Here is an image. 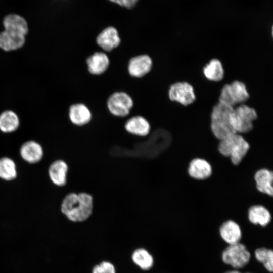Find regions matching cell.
<instances>
[{"label": "cell", "instance_id": "e0dca14e", "mask_svg": "<svg viewBox=\"0 0 273 273\" xmlns=\"http://www.w3.org/2000/svg\"><path fill=\"white\" fill-rule=\"evenodd\" d=\"M25 36L4 30L0 32V48L4 51L17 50L23 46Z\"/></svg>", "mask_w": 273, "mask_h": 273}, {"label": "cell", "instance_id": "7c38bea8", "mask_svg": "<svg viewBox=\"0 0 273 273\" xmlns=\"http://www.w3.org/2000/svg\"><path fill=\"white\" fill-rule=\"evenodd\" d=\"M68 166L63 160L53 161L48 168V175L50 180L58 187H63L67 183Z\"/></svg>", "mask_w": 273, "mask_h": 273}, {"label": "cell", "instance_id": "9a60e30c", "mask_svg": "<svg viewBox=\"0 0 273 273\" xmlns=\"http://www.w3.org/2000/svg\"><path fill=\"white\" fill-rule=\"evenodd\" d=\"M4 30L26 36L28 32L26 20L17 14H9L3 19Z\"/></svg>", "mask_w": 273, "mask_h": 273}, {"label": "cell", "instance_id": "603a6c76", "mask_svg": "<svg viewBox=\"0 0 273 273\" xmlns=\"http://www.w3.org/2000/svg\"><path fill=\"white\" fill-rule=\"evenodd\" d=\"M203 74L209 80L219 81L224 77V69L221 62L217 59L211 60L203 68Z\"/></svg>", "mask_w": 273, "mask_h": 273}, {"label": "cell", "instance_id": "30bf717a", "mask_svg": "<svg viewBox=\"0 0 273 273\" xmlns=\"http://www.w3.org/2000/svg\"><path fill=\"white\" fill-rule=\"evenodd\" d=\"M19 154L21 158L29 164L40 162L44 155L43 147L38 142L29 140L23 143L20 147Z\"/></svg>", "mask_w": 273, "mask_h": 273}, {"label": "cell", "instance_id": "cb8c5ba5", "mask_svg": "<svg viewBox=\"0 0 273 273\" xmlns=\"http://www.w3.org/2000/svg\"><path fill=\"white\" fill-rule=\"evenodd\" d=\"M132 261L139 267L144 270L151 269L154 263L152 255L144 248H138L132 254Z\"/></svg>", "mask_w": 273, "mask_h": 273}, {"label": "cell", "instance_id": "d6986e66", "mask_svg": "<svg viewBox=\"0 0 273 273\" xmlns=\"http://www.w3.org/2000/svg\"><path fill=\"white\" fill-rule=\"evenodd\" d=\"M188 172L189 175L197 179H204L212 173L210 164L205 160L196 158L190 163Z\"/></svg>", "mask_w": 273, "mask_h": 273}, {"label": "cell", "instance_id": "5bb4252c", "mask_svg": "<svg viewBox=\"0 0 273 273\" xmlns=\"http://www.w3.org/2000/svg\"><path fill=\"white\" fill-rule=\"evenodd\" d=\"M69 117L71 122L77 126H83L88 124L92 120L90 110L83 103L72 105L69 110Z\"/></svg>", "mask_w": 273, "mask_h": 273}, {"label": "cell", "instance_id": "44dd1931", "mask_svg": "<svg viewBox=\"0 0 273 273\" xmlns=\"http://www.w3.org/2000/svg\"><path fill=\"white\" fill-rule=\"evenodd\" d=\"M249 221L254 224H259L265 226L271 220V215L269 211L264 207L255 205L251 207L248 211Z\"/></svg>", "mask_w": 273, "mask_h": 273}, {"label": "cell", "instance_id": "9c48e42d", "mask_svg": "<svg viewBox=\"0 0 273 273\" xmlns=\"http://www.w3.org/2000/svg\"><path fill=\"white\" fill-rule=\"evenodd\" d=\"M153 66L151 58L147 54L135 56L130 59L127 65L129 74L133 77L141 78L150 72Z\"/></svg>", "mask_w": 273, "mask_h": 273}, {"label": "cell", "instance_id": "277c9868", "mask_svg": "<svg viewBox=\"0 0 273 273\" xmlns=\"http://www.w3.org/2000/svg\"><path fill=\"white\" fill-rule=\"evenodd\" d=\"M257 118L256 110L243 104L233 108L231 112V124L237 133H247L253 128V122Z\"/></svg>", "mask_w": 273, "mask_h": 273}, {"label": "cell", "instance_id": "f546056e", "mask_svg": "<svg viewBox=\"0 0 273 273\" xmlns=\"http://www.w3.org/2000/svg\"><path fill=\"white\" fill-rule=\"evenodd\" d=\"M247 273H248V272H247Z\"/></svg>", "mask_w": 273, "mask_h": 273}, {"label": "cell", "instance_id": "6da1fadb", "mask_svg": "<svg viewBox=\"0 0 273 273\" xmlns=\"http://www.w3.org/2000/svg\"><path fill=\"white\" fill-rule=\"evenodd\" d=\"M61 211L73 222H83L89 218L93 210V198L86 192L70 193L61 204Z\"/></svg>", "mask_w": 273, "mask_h": 273}, {"label": "cell", "instance_id": "2e32d148", "mask_svg": "<svg viewBox=\"0 0 273 273\" xmlns=\"http://www.w3.org/2000/svg\"><path fill=\"white\" fill-rule=\"evenodd\" d=\"M124 127L128 133L139 136L148 135L151 129L148 121L142 116H135L129 118L125 123Z\"/></svg>", "mask_w": 273, "mask_h": 273}, {"label": "cell", "instance_id": "ac0fdd59", "mask_svg": "<svg viewBox=\"0 0 273 273\" xmlns=\"http://www.w3.org/2000/svg\"><path fill=\"white\" fill-rule=\"evenodd\" d=\"M221 238L229 245L240 242L242 232L239 225L232 220L224 222L220 228Z\"/></svg>", "mask_w": 273, "mask_h": 273}, {"label": "cell", "instance_id": "3957f363", "mask_svg": "<svg viewBox=\"0 0 273 273\" xmlns=\"http://www.w3.org/2000/svg\"><path fill=\"white\" fill-rule=\"evenodd\" d=\"M249 149L248 143L237 133L220 140L218 145L219 152L230 157L232 163L236 165L241 162Z\"/></svg>", "mask_w": 273, "mask_h": 273}, {"label": "cell", "instance_id": "52a82bcc", "mask_svg": "<svg viewBox=\"0 0 273 273\" xmlns=\"http://www.w3.org/2000/svg\"><path fill=\"white\" fill-rule=\"evenodd\" d=\"M107 106L113 115L124 117L127 116L133 106V101L127 93L118 91L112 93L108 98Z\"/></svg>", "mask_w": 273, "mask_h": 273}, {"label": "cell", "instance_id": "4316f807", "mask_svg": "<svg viewBox=\"0 0 273 273\" xmlns=\"http://www.w3.org/2000/svg\"><path fill=\"white\" fill-rule=\"evenodd\" d=\"M92 273H116L115 267L114 265L109 261H102L95 265L93 269Z\"/></svg>", "mask_w": 273, "mask_h": 273}, {"label": "cell", "instance_id": "484cf974", "mask_svg": "<svg viewBox=\"0 0 273 273\" xmlns=\"http://www.w3.org/2000/svg\"><path fill=\"white\" fill-rule=\"evenodd\" d=\"M254 255L256 259L263 265L268 271H273V251L265 248H260L255 250Z\"/></svg>", "mask_w": 273, "mask_h": 273}, {"label": "cell", "instance_id": "ffe728a7", "mask_svg": "<svg viewBox=\"0 0 273 273\" xmlns=\"http://www.w3.org/2000/svg\"><path fill=\"white\" fill-rule=\"evenodd\" d=\"M254 178L257 189L260 192L271 196H272L273 174L271 171L266 169H260L256 172Z\"/></svg>", "mask_w": 273, "mask_h": 273}, {"label": "cell", "instance_id": "d4e9b609", "mask_svg": "<svg viewBox=\"0 0 273 273\" xmlns=\"http://www.w3.org/2000/svg\"><path fill=\"white\" fill-rule=\"evenodd\" d=\"M17 176V170L15 161L8 157L0 158V178L5 181H12Z\"/></svg>", "mask_w": 273, "mask_h": 273}, {"label": "cell", "instance_id": "8fae6325", "mask_svg": "<svg viewBox=\"0 0 273 273\" xmlns=\"http://www.w3.org/2000/svg\"><path fill=\"white\" fill-rule=\"evenodd\" d=\"M121 42L117 30L113 26L103 29L97 36L96 43L103 51L110 52L118 47Z\"/></svg>", "mask_w": 273, "mask_h": 273}, {"label": "cell", "instance_id": "ba28073f", "mask_svg": "<svg viewBox=\"0 0 273 273\" xmlns=\"http://www.w3.org/2000/svg\"><path fill=\"white\" fill-rule=\"evenodd\" d=\"M168 97L172 101L184 106L193 103L196 99L193 86L186 82H178L172 84L168 90Z\"/></svg>", "mask_w": 273, "mask_h": 273}, {"label": "cell", "instance_id": "4fadbf2b", "mask_svg": "<svg viewBox=\"0 0 273 273\" xmlns=\"http://www.w3.org/2000/svg\"><path fill=\"white\" fill-rule=\"evenodd\" d=\"M86 63L88 71L91 74L99 75L106 71L110 60L105 53L96 52L87 58Z\"/></svg>", "mask_w": 273, "mask_h": 273}, {"label": "cell", "instance_id": "7402d4cb", "mask_svg": "<svg viewBox=\"0 0 273 273\" xmlns=\"http://www.w3.org/2000/svg\"><path fill=\"white\" fill-rule=\"evenodd\" d=\"M19 119L13 111L7 110L0 114V131L9 133L15 131L19 127Z\"/></svg>", "mask_w": 273, "mask_h": 273}, {"label": "cell", "instance_id": "83f0119b", "mask_svg": "<svg viewBox=\"0 0 273 273\" xmlns=\"http://www.w3.org/2000/svg\"><path fill=\"white\" fill-rule=\"evenodd\" d=\"M110 1L116 3L120 6L132 9L136 4L138 0H109Z\"/></svg>", "mask_w": 273, "mask_h": 273}, {"label": "cell", "instance_id": "5b68a950", "mask_svg": "<svg viewBox=\"0 0 273 273\" xmlns=\"http://www.w3.org/2000/svg\"><path fill=\"white\" fill-rule=\"evenodd\" d=\"M249 94L245 84L236 80L231 84L225 85L222 88L219 98V102L234 107L247 101Z\"/></svg>", "mask_w": 273, "mask_h": 273}, {"label": "cell", "instance_id": "8992f818", "mask_svg": "<svg viewBox=\"0 0 273 273\" xmlns=\"http://www.w3.org/2000/svg\"><path fill=\"white\" fill-rule=\"evenodd\" d=\"M250 258V253L246 246L240 242L229 245L222 253V261L235 269L244 267L248 263Z\"/></svg>", "mask_w": 273, "mask_h": 273}, {"label": "cell", "instance_id": "7a4b0ae2", "mask_svg": "<svg viewBox=\"0 0 273 273\" xmlns=\"http://www.w3.org/2000/svg\"><path fill=\"white\" fill-rule=\"evenodd\" d=\"M233 108L218 102L212 109L211 129L214 136L220 140L237 133L230 121Z\"/></svg>", "mask_w": 273, "mask_h": 273}, {"label": "cell", "instance_id": "f1b7e54d", "mask_svg": "<svg viewBox=\"0 0 273 273\" xmlns=\"http://www.w3.org/2000/svg\"><path fill=\"white\" fill-rule=\"evenodd\" d=\"M226 273H241V272H240L238 270H232V271H228V272H227Z\"/></svg>", "mask_w": 273, "mask_h": 273}]
</instances>
